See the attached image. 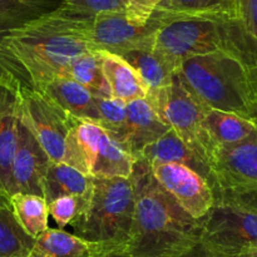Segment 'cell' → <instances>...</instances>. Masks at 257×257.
I'll list each match as a JSON object with an SVG mask.
<instances>
[{
	"label": "cell",
	"instance_id": "obj_38",
	"mask_svg": "<svg viewBox=\"0 0 257 257\" xmlns=\"http://www.w3.org/2000/svg\"><path fill=\"white\" fill-rule=\"evenodd\" d=\"M251 119L257 124V90L252 89L251 95Z\"/></svg>",
	"mask_w": 257,
	"mask_h": 257
},
{
	"label": "cell",
	"instance_id": "obj_33",
	"mask_svg": "<svg viewBox=\"0 0 257 257\" xmlns=\"http://www.w3.org/2000/svg\"><path fill=\"white\" fill-rule=\"evenodd\" d=\"M124 14L137 25H146L163 0H120Z\"/></svg>",
	"mask_w": 257,
	"mask_h": 257
},
{
	"label": "cell",
	"instance_id": "obj_14",
	"mask_svg": "<svg viewBox=\"0 0 257 257\" xmlns=\"http://www.w3.org/2000/svg\"><path fill=\"white\" fill-rule=\"evenodd\" d=\"M170 130V125L147 99H137L127 104L125 124L118 142L137 160L146 146L157 141Z\"/></svg>",
	"mask_w": 257,
	"mask_h": 257
},
{
	"label": "cell",
	"instance_id": "obj_4",
	"mask_svg": "<svg viewBox=\"0 0 257 257\" xmlns=\"http://www.w3.org/2000/svg\"><path fill=\"white\" fill-rule=\"evenodd\" d=\"M247 68L241 55L221 50L187 59L181 64L177 77L208 109L251 119L252 89Z\"/></svg>",
	"mask_w": 257,
	"mask_h": 257
},
{
	"label": "cell",
	"instance_id": "obj_35",
	"mask_svg": "<svg viewBox=\"0 0 257 257\" xmlns=\"http://www.w3.org/2000/svg\"><path fill=\"white\" fill-rule=\"evenodd\" d=\"M178 257H217V256H215L213 253H211L210 251H208L207 248H206L205 246L200 242V243H197L195 247L191 248L190 251H187V252H185L183 255H181Z\"/></svg>",
	"mask_w": 257,
	"mask_h": 257
},
{
	"label": "cell",
	"instance_id": "obj_39",
	"mask_svg": "<svg viewBox=\"0 0 257 257\" xmlns=\"http://www.w3.org/2000/svg\"><path fill=\"white\" fill-rule=\"evenodd\" d=\"M236 257H257V247L256 248H251V250L245 251V252L240 253L238 256Z\"/></svg>",
	"mask_w": 257,
	"mask_h": 257
},
{
	"label": "cell",
	"instance_id": "obj_27",
	"mask_svg": "<svg viewBox=\"0 0 257 257\" xmlns=\"http://www.w3.org/2000/svg\"><path fill=\"white\" fill-rule=\"evenodd\" d=\"M18 222L10 205L0 206V257H27L34 246Z\"/></svg>",
	"mask_w": 257,
	"mask_h": 257
},
{
	"label": "cell",
	"instance_id": "obj_19",
	"mask_svg": "<svg viewBox=\"0 0 257 257\" xmlns=\"http://www.w3.org/2000/svg\"><path fill=\"white\" fill-rule=\"evenodd\" d=\"M120 57L137 70L148 89L146 99L155 105L162 93L172 84L175 73L153 52V45L131 50Z\"/></svg>",
	"mask_w": 257,
	"mask_h": 257
},
{
	"label": "cell",
	"instance_id": "obj_22",
	"mask_svg": "<svg viewBox=\"0 0 257 257\" xmlns=\"http://www.w3.org/2000/svg\"><path fill=\"white\" fill-rule=\"evenodd\" d=\"M136 160L122 143L115 141L107 132H103L93 165L92 177L128 178L132 177Z\"/></svg>",
	"mask_w": 257,
	"mask_h": 257
},
{
	"label": "cell",
	"instance_id": "obj_32",
	"mask_svg": "<svg viewBox=\"0 0 257 257\" xmlns=\"http://www.w3.org/2000/svg\"><path fill=\"white\" fill-rule=\"evenodd\" d=\"M63 5L87 15L124 12L120 0H63Z\"/></svg>",
	"mask_w": 257,
	"mask_h": 257
},
{
	"label": "cell",
	"instance_id": "obj_26",
	"mask_svg": "<svg viewBox=\"0 0 257 257\" xmlns=\"http://www.w3.org/2000/svg\"><path fill=\"white\" fill-rule=\"evenodd\" d=\"M64 77L74 80L89 90L94 97L112 98L102 70L99 52H90L80 55L65 72Z\"/></svg>",
	"mask_w": 257,
	"mask_h": 257
},
{
	"label": "cell",
	"instance_id": "obj_21",
	"mask_svg": "<svg viewBox=\"0 0 257 257\" xmlns=\"http://www.w3.org/2000/svg\"><path fill=\"white\" fill-rule=\"evenodd\" d=\"M92 192V176L83 175L67 163L50 162L43 181V197L47 203L63 196H84Z\"/></svg>",
	"mask_w": 257,
	"mask_h": 257
},
{
	"label": "cell",
	"instance_id": "obj_13",
	"mask_svg": "<svg viewBox=\"0 0 257 257\" xmlns=\"http://www.w3.org/2000/svg\"><path fill=\"white\" fill-rule=\"evenodd\" d=\"M18 119V85L0 73V193L8 200L12 191V165L17 147Z\"/></svg>",
	"mask_w": 257,
	"mask_h": 257
},
{
	"label": "cell",
	"instance_id": "obj_6",
	"mask_svg": "<svg viewBox=\"0 0 257 257\" xmlns=\"http://www.w3.org/2000/svg\"><path fill=\"white\" fill-rule=\"evenodd\" d=\"M200 242L217 257H236L257 247V212L215 201L201 218Z\"/></svg>",
	"mask_w": 257,
	"mask_h": 257
},
{
	"label": "cell",
	"instance_id": "obj_34",
	"mask_svg": "<svg viewBox=\"0 0 257 257\" xmlns=\"http://www.w3.org/2000/svg\"><path fill=\"white\" fill-rule=\"evenodd\" d=\"M215 201H223L257 212V185L233 192H223L215 196Z\"/></svg>",
	"mask_w": 257,
	"mask_h": 257
},
{
	"label": "cell",
	"instance_id": "obj_2",
	"mask_svg": "<svg viewBox=\"0 0 257 257\" xmlns=\"http://www.w3.org/2000/svg\"><path fill=\"white\" fill-rule=\"evenodd\" d=\"M131 180L136 195L125 245L131 257H178L200 243L201 220L191 217L163 190L147 162L136 161Z\"/></svg>",
	"mask_w": 257,
	"mask_h": 257
},
{
	"label": "cell",
	"instance_id": "obj_3",
	"mask_svg": "<svg viewBox=\"0 0 257 257\" xmlns=\"http://www.w3.org/2000/svg\"><path fill=\"white\" fill-rule=\"evenodd\" d=\"M156 13L161 15L162 23L155 34L153 52L175 74L190 58L221 50L241 55L248 67V59L257 65V42L232 18L175 17Z\"/></svg>",
	"mask_w": 257,
	"mask_h": 257
},
{
	"label": "cell",
	"instance_id": "obj_28",
	"mask_svg": "<svg viewBox=\"0 0 257 257\" xmlns=\"http://www.w3.org/2000/svg\"><path fill=\"white\" fill-rule=\"evenodd\" d=\"M156 12L175 17H221L235 19L232 0H163Z\"/></svg>",
	"mask_w": 257,
	"mask_h": 257
},
{
	"label": "cell",
	"instance_id": "obj_16",
	"mask_svg": "<svg viewBox=\"0 0 257 257\" xmlns=\"http://www.w3.org/2000/svg\"><path fill=\"white\" fill-rule=\"evenodd\" d=\"M102 70L109 88L110 97L125 104L137 99H146L148 89L137 70L120 55L98 50Z\"/></svg>",
	"mask_w": 257,
	"mask_h": 257
},
{
	"label": "cell",
	"instance_id": "obj_37",
	"mask_svg": "<svg viewBox=\"0 0 257 257\" xmlns=\"http://www.w3.org/2000/svg\"><path fill=\"white\" fill-rule=\"evenodd\" d=\"M248 80H250L251 89L257 90V65H251L247 68Z\"/></svg>",
	"mask_w": 257,
	"mask_h": 257
},
{
	"label": "cell",
	"instance_id": "obj_11",
	"mask_svg": "<svg viewBox=\"0 0 257 257\" xmlns=\"http://www.w3.org/2000/svg\"><path fill=\"white\" fill-rule=\"evenodd\" d=\"M163 190L195 220H201L215 205L212 186L192 168L178 163L150 165Z\"/></svg>",
	"mask_w": 257,
	"mask_h": 257
},
{
	"label": "cell",
	"instance_id": "obj_24",
	"mask_svg": "<svg viewBox=\"0 0 257 257\" xmlns=\"http://www.w3.org/2000/svg\"><path fill=\"white\" fill-rule=\"evenodd\" d=\"M9 205L23 230L34 240L49 228V208L42 196L15 193L9 198Z\"/></svg>",
	"mask_w": 257,
	"mask_h": 257
},
{
	"label": "cell",
	"instance_id": "obj_40",
	"mask_svg": "<svg viewBox=\"0 0 257 257\" xmlns=\"http://www.w3.org/2000/svg\"><path fill=\"white\" fill-rule=\"evenodd\" d=\"M9 205V200L8 198H5L4 196L0 193V206H8Z\"/></svg>",
	"mask_w": 257,
	"mask_h": 257
},
{
	"label": "cell",
	"instance_id": "obj_7",
	"mask_svg": "<svg viewBox=\"0 0 257 257\" xmlns=\"http://www.w3.org/2000/svg\"><path fill=\"white\" fill-rule=\"evenodd\" d=\"M153 108L208 167V161L215 151L205 128V115L208 108L186 88L177 74Z\"/></svg>",
	"mask_w": 257,
	"mask_h": 257
},
{
	"label": "cell",
	"instance_id": "obj_12",
	"mask_svg": "<svg viewBox=\"0 0 257 257\" xmlns=\"http://www.w3.org/2000/svg\"><path fill=\"white\" fill-rule=\"evenodd\" d=\"M50 160L22 119H18V137L12 165V191L43 197V181Z\"/></svg>",
	"mask_w": 257,
	"mask_h": 257
},
{
	"label": "cell",
	"instance_id": "obj_20",
	"mask_svg": "<svg viewBox=\"0 0 257 257\" xmlns=\"http://www.w3.org/2000/svg\"><path fill=\"white\" fill-rule=\"evenodd\" d=\"M205 128L215 148L245 142L257 136V124L252 119L218 109L206 112Z\"/></svg>",
	"mask_w": 257,
	"mask_h": 257
},
{
	"label": "cell",
	"instance_id": "obj_1",
	"mask_svg": "<svg viewBox=\"0 0 257 257\" xmlns=\"http://www.w3.org/2000/svg\"><path fill=\"white\" fill-rule=\"evenodd\" d=\"M92 15L62 7L0 37V73L18 87L40 90L85 53L97 52L89 40Z\"/></svg>",
	"mask_w": 257,
	"mask_h": 257
},
{
	"label": "cell",
	"instance_id": "obj_30",
	"mask_svg": "<svg viewBox=\"0 0 257 257\" xmlns=\"http://www.w3.org/2000/svg\"><path fill=\"white\" fill-rule=\"evenodd\" d=\"M99 122L98 124L112 136L115 141H119L127 117V104L114 98L95 97Z\"/></svg>",
	"mask_w": 257,
	"mask_h": 257
},
{
	"label": "cell",
	"instance_id": "obj_23",
	"mask_svg": "<svg viewBox=\"0 0 257 257\" xmlns=\"http://www.w3.org/2000/svg\"><path fill=\"white\" fill-rule=\"evenodd\" d=\"M63 0H0V37L55 12Z\"/></svg>",
	"mask_w": 257,
	"mask_h": 257
},
{
	"label": "cell",
	"instance_id": "obj_10",
	"mask_svg": "<svg viewBox=\"0 0 257 257\" xmlns=\"http://www.w3.org/2000/svg\"><path fill=\"white\" fill-rule=\"evenodd\" d=\"M208 170L215 196L257 185V136L245 142L216 147Z\"/></svg>",
	"mask_w": 257,
	"mask_h": 257
},
{
	"label": "cell",
	"instance_id": "obj_17",
	"mask_svg": "<svg viewBox=\"0 0 257 257\" xmlns=\"http://www.w3.org/2000/svg\"><path fill=\"white\" fill-rule=\"evenodd\" d=\"M52 102L77 119L99 122L95 97L67 77H58L40 89Z\"/></svg>",
	"mask_w": 257,
	"mask_h": 257
},
{
	"label": "cell",
	"instance_id": "obj_18",
	"mask_svg": "<svg viewBox=\"0 0 257 257\" xmlns=\"http://www.w3.org/2000/svg\"><path fill=\"white\" fill-rule=\"evenodd\" d=\"M137 160L145 161L148 165H163V163L185 165L200 173L210 182V170L207 165L190 147H187L172 130L168 131L166 135L151 145L146 146Z\"/></svg>",
	"mask_w": 257,
	"mask_h": 257
},
{
	"label": "cell",
	"instance_id": "obj_29",
	"mask_svg": "<svg viewBox=\"0 0 257 257\" xmlns=\"http://www.w3.org/2000/svg\"><path fill=\"white\" fill-rule=\"evenodd\" d=\"M92 195L93 192L84 196H63L48 203L49 215L57 222L59 230L72 225L88 210Z\"/></svg>",
	"mask_w": 257,
	"mask_h": 257
},
{
	"label": "cell",
	"instance_id": "obj_5",
	"mask_svg": "<svg viewBox=\"0 0 257 257\" xmlns=\"http://www.w3.org/2000/svg\"><path fill=\"white\" fill-rule=\"evenodd\" d=\"M136 195L131 178L93 177L88 210L70 225L92 256L125 248L132 230Z\"/></svg>",
	"mask_w": 257,
	"mask_h": 257
},
{
	"label": "cell",
	"instance_id": "obj_36",
	"mask_svg": "<svg viewBox=\"0 0 257 257\" xmlns=\"http://www.w3.org/2000/svg\"><path fill=\"white\" fill-rule=\"evenodd\" d=\"M92 257H131V255L125 251V248H118V250L108 251V252H103Z\"/></svg>",
	"mask_w": 257,
	"mask_h": 257
},
{
	"label": "cell",
	"instance_id": "obj_15",
	"mask_svg": "<svg viewBox=\"0 0 257 257\" xmlns=\"http://www.w3.org/2000/svg\"><path fill=\"white\" fill-rule=\"evenodd\" d=\"M103 132L98 123L75 118L65 138L63 163L90 176Z\"/></svg>",
	"mask_w": 257,
	"mask_h": 257
},
{
	"label": "cell",
	"instance_id": "obj_9",
	"mask_svg": "<svg viewBox=\"0 0 257 257\" xmlns=\"http://www.w3.org/2000/svg\"><path fill=\"white\" fill-rule=\"evenodd\" d=\"M162 23L158 13H153L146 25H137L124 12L99 13L93 15L89 24V40L95 50L122 55L131 50L153 45L157 29Z\"/></svg>",
	"mask_w": 257,
	"mask_h": 257
},
{
	"label": "cell",
	"instance_id": "obj_25",
	"mask_svg": "<svg viewBox=\"0 0 257 257\" xmlns=\"http://www.w3.org/2000/svg\"><path fill=\"white\" fill-rule=\"evenodd\" d=\"M27 257H92L84 241L59 228H48L35 240Z\"/></svg>",
	"mask_w": 257,
	"mask_h": 257
},
{
	"label": "cell",
	"instance_id": "obj_8",
	"mask_svg": "<svg viewBox=\"0 0 257 257\" xmlns=\"http://www.w3.org/2000/svg\"><path fill=\"white\" fill-rule=\"evenodd\" d=\"M19 117L33 133L50 162L60 163L64 143L75 118L58 107L40 90L18 87Z\"/></svg>",
	"mask_w": 257,
	"mask_h": 257
},
{
	"label": "cell",
	"instance_id": "obj_31",
	"mask_svg": "<svg viewBox=\"0 0 257 257\" xmlns=\"http://www.w3.org/2000/svg\"><path fill=\"white\" fill-rule=\"evenodd\" d=\"M236 22L257 42V0H232Z\"/></svg>",
	"mask_w": 257,
	"mask_h": 257
}]
</instances>
